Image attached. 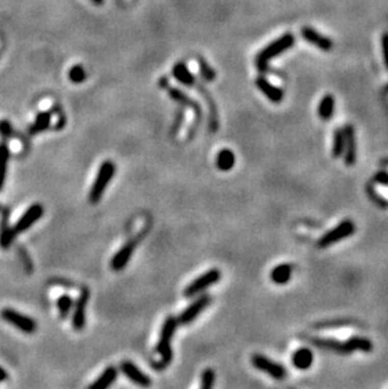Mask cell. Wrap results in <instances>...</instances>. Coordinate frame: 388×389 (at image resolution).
<instances>
[{
	"mask_svg": "<svg viewBox=\"0 0 388 389\" xmlns=\"http://www.w3.org/2000/svg\"><path fill=\"white\" fill-rule=\"evenodd\" d=\"M381 45H382V53H383V61L388 69V32L382 34L381 37Z\"/></svg>",
	"mask_w": 388,
	"mask_h": 389,
	"instance_id": "obj_36",
	"label": "cell"
},
{
	"mask_svg": "<svg viewBox=\"0 0 388 389\" xmlns=\"http://www.w3.org/2000/svg\"><path fill=\"white\" fill-rule=\"evenodd\" d=\"M8 379V373L5 372V369L3 367H0V383L5 382Z\"/></svg>",
	"mask_w": 388,
	"mask_h": 389,
	"instance_id": "obj_40",
	"label": "cell"
},
{
	"mask_svg": "<svg viewBox=\"0 0 388 389\" xmlns=\"http://www.w3.org/2000/svg\"><path fill=\"white\" fill-rule=\"evenodd\" d=\"M211 301H212V297L207 294L202 295V296H199L198 299H195L194 301L179 315V318L176 319L178 324H180V325H188V324L193 323L195 319H197V316L207 308L208 305L211 304Z\"/></svg>",
	"mask_w": 388,
	"mask_h": 389,
	"instance_id": "obj_10",
	"label": "cell"
},
{
	"mask_svg": "<svg viewBox=\"0 0 388 389\" xmlns=\"http://www.w3.org/2000/svg\"><path fill=\"white\" fill-rule=\"evenodd\" d=\"M353 321L352 320H335V321H329V323H320L317 324L318 329H324V328H341V326H345V325H352Z\"/></svg>",
	"mask_w": 388,
	"mask_h": 389,
	"instance_id": "obj_33",
	"label": "cell"
},
{
	"mask_svg": "<svg viewBox=\"0 0 388 389\" xmlns=\"http://www.w3.org/2000/svg\"><path fill=\"white\" fill-rule=\"evenodd\" d=\"M90 299V291L85 287L80 292L76 302L73 305V315H72V326L77 331H81L86 325V308Z\"/></svg>",
	"mask_w": 388,
	"mask_h": 389,
	"instance_id": "obj_11",
	"label": "cell"
},
{
	"mask_svg": "<svg viewBox=\"0 0 388 389\" xmlns=\"http://www.w3.org/2000/svg\"><path fill=\"white\" fill-rule=\"evenodd\" d=\"M373 183L388 187V173L386 170H381L373 175Z\"/></svg>",
	"mask_w": 388,
	"mask_h": 389,
	"instance_id": "obj_35",
	"label": "cell"
},
{
	"mask_svg": "<svg viewBox=\"0 0 388 389\" xmlns=\"http://www.w3.org/2000/svg\"><path fill=\"white\" fill-rule=\"evenodd\" d=\"M139 238H131L130 241H127L119 251L115 253V256L111 260V268L114 271H121L126 267V265L129 264L131 256L135 252L136 246H138Z\"/></svg>",
	"mask_w": 388,
	"mask_h": 389,
	"instance_id": "obj_13",
	"label": "cell"
},
{
	"mask_svg": "<svg viewBox=\"0 0 388 389\" xmlns=\"http://www.w3.org/2000/svg\"><path fill=\"white\" fill-rule=\"evenodd\" d=\"M345 147V138L343 128H337L333 133V147H331V155L334 159H339L343 157Z\"/></svg>",
	"mask_w": 388,
	"mask_h": 389,
	"instance_id": "obj_27",
	"label": "cell"
},
{
	"mask_svg": "<svg viewBox=\"0 0 388 389\" xmlns=\"http://www.w3.org/2000/svg\"><path fill=\"white\" fill-rule=\"evenodd\" d=\"M10 159V150L7 143H0V192L3 190L7 179L8 164Z\"/></svg>",
	"mask_w": 388,
	"mask_h": 389,
	"instance_id": "obj_26",
	"label": "cell"
},
{
	"mask_svg": "<svg viewBox=\"0 0 388 389\" xmlns=\"http://www.w3.org/2000/svg\"><path fill=\"white\" fill-rule=\"evenodd\" d=\"M117 369L115 367H108L105 372L97 378L93 383L88 385V389H106L111 387L117 379Z\"/></svg>",
	"mask_w": 388,
	"mask_h": 389,
	"instance_id": "obj_22",
	"label": "cell"
},
{
	"mask_svg": "<svg viewBox=\"0 0 388 389\" xmlns=\"http://www.w3.org/2000/svg\"><path fill=\"white\" fill-rule=\"evenodd\" d=\"M165 90L168 91V93H169L170 98H172L173 101H175V102H178L179 105H182L183 107H191L192 110L195 112V123L194 126H197L198 123H199L200 119H202V109H200L199 103L197 102V101L192 100L191 97H189L188 95H186V93L183 92V91L178 90V88L175 87H170V86H168Z\"/></svg>",
	"mask_w": 388,
	"mask_h": 389,
	"instance_id": "obj_15",
	"label": "cell"
},
{
	"mask_svg": "<svg viewBox=\"0 0 388 389\" xmlns=\"http://www.w3.org/2000/svg\"><path fill=\"white\" fill-rule=\"evenodd\" d=\"M310 344L315 345L320 350L331 351V353L339 354V355H348L354 351L360 353H372L373 350V343L365 336H350L345 342H341L334 338H309L306 339Z\"/></svg>",
	"mask_w": 388,
	"mask_h": 389,
	"instance_id": "obj_1",
	"label": "cell"
},
{
	"mask_svg": "<svg viewBox=\"0 0 388 389\" xmlns=\"http://www.w3.org/2000/svg\"><path fill=\"white\" fill-rule=\"evenodd\" d=\"M183 122H184V112L183 110H178L175 115V119H174L173 126H172V135H176V134H178V131L180 130Z\"/></svg>",
	"mask_w": 388,
	"mask_h": 389,
	"instance_id": "obj_34",
	"label": "cell"
},
{
	"mask_svg": "<svg viewBox=\"0 0 388 389\" xmlns=\"http://www.w3.org/2000/svg\"><path fill=\"white\" fill-rule=\"evenodd\" d=\"M115 173H116V165L111 160H106V162H104L100 165L97 175H96L95 181H93L92 187H91L90 194H88V199H90V202L92 204L100 202L109 183L114 178Z\"/></svg>",
	"mask_w": 388,
	"mask_h": 389,
	"instance_id": "obj_4",
	"label": "cell"
},
{
	"mask_svg": "<svg viewBox=\"0 0 388 389\" xmlns=\"http://www.w3.org/2000/svg\"><path fill=\"white\" fill-rule=\"evenodd\" d=\"M345 147L343 160L347 166H353L357 163V138H355V130L352 125H345L343 127Z\"/></svg>",
	"mask_w": 388,
	"mask_h": 389,
	"instance_id": "obj_12",
	"label": "cell"
},
{
	"mask_svg": "<svg viewBox=\"0 0 388 389\" xmlns=\"http://www.w3.org/2000/svg\"><path fill=\"white\" fill-rule=\"evenodd\" d=\"M13 133V128H12V125H10L9 121H7V120H3V121H0V134H2L3 136H10Z\"/></svg>",
	"mask_w": 388,
	"mask_h": 389,
	"instance_id": "obj_37",
	"label": "cell"
},
{
	"mask_svg": "<svg viewBox=\"0 0 388 389\" xmlns=\"http://www.w3.org/2000/svg\"><path fill=\"white\" fill-rule=\"evenodd\" d=\"M221 271L217 270V268H212V270L207 271L203 275L198 276L194 281H192L188 286L184 289L183 295L186 297H193L195 295L200 294L204 290H207L208 287L216 285L219 280H221Z\"/></svg>",
	"mask_w": 388,
	"mask_h": 389,
	"instance_id": "obj_7",
	"label": "cell"
},
{
	"mask_svg": "<svg viewBox=\"0 0 388 389\" xmlns=\"http://www.w3.org/2000/svg\"><path fill=\"white\" fill-rule=\"evenodd\" d=\"M0 316H2V319L5 323L15 326V328L19 330V331L24 332V334H34L37 331V323L34 321V319H32L31 316L24 315V314L14 310V308H3Z\"/></svg>",
	"mask_w": 388,
	"mask_h": 389,
	"instance_id": "obj_6",
	"label": "cell"
},
{
	"mask_svg": "<svg viewBox=\"0 0 388 389\" xmlns=\"http://www.w3.org/2000/svg\"><path fill=\"white\" fill-rule=\"evenodd\" d=\"M172 74L176 81L182 83V85L187 86V87H192V86H194L197 83L194 74L189 71L187 64L183 63V62H179V63H176L173 67Z\"/></svg>",
	"mask_w": 388,
	"mask_h": 389,
	"instance_id": "obj_20",
	"label": "cell"
},
{
	"mask_svg": "<svg viewBox=\"0 0 388 389\" xmlns=\"http://www.w3.org/2000/svg\"><path fill=\"white\" fill-rule=\"evenodd\" d=\"M18 252H19L20 257H22V258H23V262H24V266H25V270L28 271V272H31V270H32V267H33V265H32V262L28 260V254H27V252L24 251L23 247H19Z\"/></svg>",
	"mask_w": 388,
	"mask_h": 389,
	"instance_id": "obj_38",
	"label": "cell"
},
{
	"mask_svg": "<svg viewBox=\"0 0 388 389\" xmlns=\"http://www.w3.org/2000/svg\"><path fill=\"white\" fill-rule=\"evenodd\" d=\"M251 363L260 372L270 375V377L276 380L283 379L288 375V370H286L282 364L271 360V359L262 355V354H255V355L251 356Z\"/></svg>",
	"mask_w": 388,
	"mask_h": 389,
	"instance_id": "obj_8",
	"label": "cell"
},
{
	"mask_svg": "<svg viewBox=\"0 0 388 389\" xmlns=\"http://www.w3.org/2000/svg\"><path fill=\"white\" fill-rule=\"evenodd\" d=\"M53 110L50 111H42L37 115L36 120H34L33 125L29 128V134L31 135H37L39 133H43L47 130L50 125V120H52Z\"/></svg>",
	"mask_w": 388,
	"mask_h": 389,
	"instance_id": "obj_24",
	"label": "cell"
},
{
	"mask_svg": "<svg viewBox=\"0 0 388 389\" xmlns=\"http://www.w3.org/2000/svg\"><path fill=\"white\" fill-rule=\"evenodd\" d=\"M120 368H121V372L124 373L125 377H126L130 382H133L134 384L140 385V387H150L151 385L150 377L146 375L144 372H141V370L139 369V367H136L133 361H122Z\"/></svg>",
	"mask_w": 388,
	"mask_h": 389,
	"instance_id": "obj_14",
	"label": "cell"
},
{
	"mask_svg": "<svg viewBox=\"0 0 388 389\" xmlns=\"http://www.w3.org/2000/svg\"><path fill=\"white\" fill-rule=\"evenodd\" d=\"M68 79L73 83H82L86 81L87 73L81 64H76L68 71Z\"/></svg>",
	"mask_w": 388,
	"mask_h": 389,
	"instance_id": "obj_29",
	"label": "cell"
},
{
	"mask_svg": "<svg viewBox=\"0 0 388 389\" xmlns=\"http://www.w3.org/2000/svg\"><path fill=\"white\" fill-rule=\"evenodd\" d=\"M379 165L383 166V168H384V166H388V158H386V159H383V160H381Z\"/></svg>",
	"mask_w": 388,
	"mask_h": 389,
	"instance_id": "obj_41",
	"label": "cell"
},
{
	"mask_svg": "<svg viewBox=\"0 0 388 389\" xmlns=\"http://www.w3.org/2000/svg\"><path fill=\"white\" fill-rule=\"evenodd\" d=\"M15 236L14 228L9 225V209H2V219H0V247L3 249L10 248L14 243Z\"/></svg>",
	"mask_w": 388,
	"mask_h": 389,
	"instance_id": "obj_17",
	"label": "cell"
},
{
	"mask_svg": "<svg viewBox=\"0 0 388 389\" xmlns=\"http://www.w3.org/2000/svg\"><path fill=\"white\" fill-rule=\"evenodd\" d=\"M198 64H199V72H200L202 79L207 82L215 81L217 76L215 69H213L212 67L207 63V62L203 60V58H199V60H198Z\"/></svg>",
	"mask_w": 388,
	"mask_h": 389,
	"instance_id": "obj_30",
	"label": "cell"
},
{
	"mask_svg": "<svg viewBox=\"0 0 388 389\" xmlns=\"http://www.w3.org/2000/svg\"><path fill=\"white\" fill-rule=\"evenodd\" d=\"M159 86L160 88H167L169 86V80H168L167 76H163L159 81Z\"/></svg>",
	"mask_w": 388,
	"mask_h": 389,
	"instance_id": "obj_39",
	"label": "cell"
},
{
	"mask_svg": "<svg viewBox=\"0 0 388 389\" xmlns=\"http://www.w3.org/2000/svg\"><path fill=\"white\" fill-rule=\"evenodd\" d=\"M236 164V155L232 150L229 149H222L221 151L217 154L216 158V165L218 170L221 171H229Z\"/></svg>",
	"mask_w": 388,
	"mask_h": 389,
	"instance_id": "obj_23",
	"label": "cell"
},
{
	"mask_svg": "<svg viewBox=\"0 0 388 389\" xmlns=\"http://www.w3.org/2000/svg\"><path fill=\"white\" fill-rule=\"evenodd\" d=\"M334 111H335V100L331 95L323 96L320 100L319 106H318V115L323 121H329L333 117Z\"/></svg>",
	"mask_w": 388,
	"mask_h": 389,
	"instance_id": "obj_25",
	"label": "cell"
},
{
	"mask_svg": "<svg viewBox=\"0 0 388 389\" xmlns=\"http://www.w3.org/2000/svg\"><path fill=\"white\" fill-rule=\"evenodd\" d=\"M300 33L302 39H305L307 43L318 47L319 49L324 50V52H329V50H331V48H333V42H331V39H329L328 37L320 34L319 32L313 29L312 27H304Z\"/></svg>",
	"mask_w": 388,
	"mask_h": 389,
	"instance_id": "obj_16",
	"label": "cell"
},
{
	"mask_svg": "<svg viewBox=\"0 0 388 389\" xmlns=\"http://www.w3.org/2000/svg\"><path fill=\"white\" fill-rule=\"evenodd\" d=\"M0 211H2V206H0Z\"/></svg>",
	"mask_w": 388,
	"mask_h": 389,
	"instance_id": "obj_43",
	"label": "cell"
},
{
	"mask_svg": "<svg viewBox=\"0 0 388 389\" xmlns=\"http://www.w3.org/2000/svg\"><path fill=\"white\" fill-rule=\"evenodd\" d=\"M91 2H92L93 4H96V5H101L104 2H105V0H91Z\"/></svg>",
	"mask_w": 388,
	"mask_h": 389,
	"instance_id": "obj_42",
	"label": "cell"
},
{
	"mask_svg": "<svg viewBox=\"0 0 388 389\" xmlns=\"http://www.w3.org/2000/svg\"><path fill=\"white\" fill-rule=\"evenodd\" d=\"M294 44H295V37H294L291 33L282 34V36L279 37L276 41L267 44L266 47H265L262 50H260L258 55L256 56L255 63L258 71L266 72L267 68H269V62L274 60V58H276L277 56L281 55V53L290 49Z\"/></svg>",
	"mask_w": 388,
	"mask_h": 389,
	"instance_id": "obj_3",
	"label": "cell"
},
{
	"mask_svg": "<svg viewBox=\"0 0 388 389\" xmlns=\"http://www.w3.org/2000/svg\"><path fill=\"white\" fill-rule=\"evenodd\" d=\"M293 275V266L290 264H280L270 272V280L275 285H286Z\"/></svg>",
	"mask_w": 388,
	"mask_h": 389,
	"instance_id": "obj_21",
	"label": "cell"
},
{
	"mask_svg": "<svg viewBox=\"0 0 388 389\" xmlns=\"http://www.w3.org/2000/svg\"><path fill=\"white\" fill-rule=\"evenodd\" d=\"M176 326H178V321L174 316H168L165 319L164 324L162 326V331H160L159 342L157 344V353L159 354L162 360L159 364H155L158 369H163L165 367L169 366L173 360V349H172V340L175 334Z\"/></svg>",
	"mask_w": 388,
	"mask_h": 389,
	"instance_id": "obj_2",
	"label": "cell"
},
{
	"mask_svg": "<svg viewBox=\"0 0 388 389\" xmlns=\"http://www.w3.org/2000/svg\"><path fill=\"white\" fill-rule=\"evenodd\" d=\"M355 224L350 219H345L341 222L338 225L331 228L326 233H324L322 237L318 241V246L319 248H328V247L337 245V243L342 242V241L347 240L348 237L353 236L355 233Z\"/></svg>",
	"mask_w": 388,
	"mask_h": 389,
	"instance_id": "obj_5",
	"label": "cell"
},
{
	"mask_svg": "<svg viewBox=\"0 0 388 389\" xmlns=\"http://www.w3.org/2000/svg\"><path fill=\"white\" fill-rule=\"evenodd\" d=\"M256 87L264 93L267 97V100L271 101L274 103H280L283 100V91L281 88L276 87L275 85H272L271 82L267 79H265L264 76H260L256 79Z\"/></svg>",
	"mask_w": 388,
	"mask_h": 389,
	"instance_id": "obj_18",
	"label": "cell"
},
{
	"mask_svg": "<svg viewBox=\"0 0 388 389\" xmlns=\"http://www.w3.org/2000/svg\"><path fill=\"white\" fill-rule=\"evenodd\" d=\"M215 379H216V373L215 370L207 368L202 372L200 375V388L202 389H210L215 385Z\"/></svg>",
	"mask_w": 388,
	"mask_h": 389,
	"instance_id": "obj_32",
	"label": "cell"
},
{
	"mask_svg": "<svg viewBox=\"0 0 388 389\" xmlns=\"http://www.w3.org/2000/svg\"><path fill=\"white\" fill-rule=\"evenodd\" d=\"M44 214V206L39 203H34L27 209L25 212L22 214L19 219L17 221V223L14 224V232L17 235H20V233H24L25 230H28L29 228L32 227L33 224H36L39 219L43 217Z\"/></svg>",
	"mask_w": 388,
	"mask_h": 389,
	"instance_id": "obj_9",
	"label": "cell"
},
{
	"mask_svg": "<svg viewBox=\"0 0 388 389\" xmlns=\"http://www.w3.org/2000/svg\"><path fill=\"white\" fill-rule=\"evenodd\" d=\"M366 190H367L368 197L371 198V200L374 203V204L378 205L381 209H388V200L384 199V198L382 197V195L379 194V193L377 192L372 185H367Z\"/></svg>",
	"mask_w": 388,
	"mask_h": 389,
	"instance_id": "obj_31",
	"label": "cell"
},
{
	"mask_svg": "<svg viewBox=\"0 0 388 389\" xmlns=\"http://www.w3.org/2000/svg\"><path fill=\"white\" fill-rule=\"evenodd\" d=\"M74 301L68 294H63L58 297L57 300V308H58V314H60V318L62 320H65L67 316L69 315V313L73 308Z\"/></svg>",
	"mask_w": 388,
	"mask_h": 389,
	"instance_id": "obj_28",
	"label": "cell"
},
{
	"mask_svg": "<svg viewBox=\"0 0 388 389\" xmlns=\"http://www.w3.org/2000/svg\"><path fill=\"white\" fill-rule=\"evenodd\" d=\"M314 353L309 348H299L291 355V363L299 370H307L313 366Z\"/></svg>",
	"mask_w": 388,
	"mask_h": 389,
	"instance_id": "obj_19",
	"label": "cell"
}]
</instances>
